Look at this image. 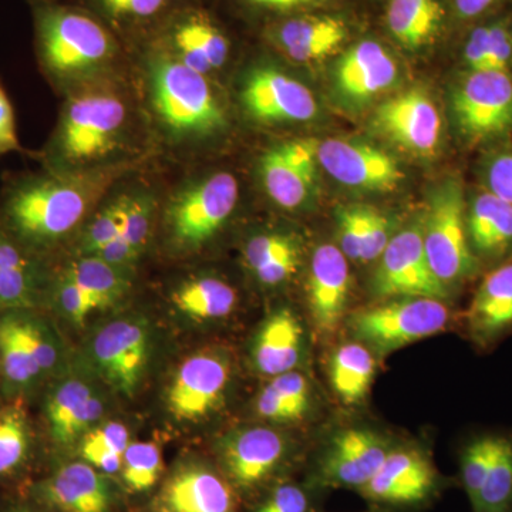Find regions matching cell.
I'll return each instance as SVG.
<instances>
[{
    "mask_svg": "<svg viewBox=\"0 0 512 512\" xmlns=\"http://www.w3.org/2000/svg\"><path fill=\"white\" fill-rule=\"evenodd\" d=\"M311 500L303 488L295 484H282L266 498L256 512H309Z\"/></svg>",
    "mask_w": 512,
    "mask_h": 512,
    "instance_id": "obj_48",
    "label": "cell"
},
{
    "mask_svg": "<svg viewBox=\"0 0 512 512\" xmlns=\"http://www.w3.org/2000/svg\"><path fill=\"white\" fill-rule=\"evenodd\" d=\"M239 8L256 15L286 16L309 13V10L322 8L330 0H232Z\"/></svg>",
    "mask_w": 512,
    "mask_h": 512,
    "instance_id": "obj_44",
    "label": "cell"
},
{
    "mask_svg": "<svg viewBox=\"0 0 512 512\" xmlns=\"http://www.w3.org/2000/svg\"><path fill=\"white\" fill-rule=\"evenodd\" d=\"M421 229L431 271L448 292L473 275L476 258L468 239L466 201L460 181H444L434 190Z\"/></svg>",
    "mask_w": 512,
    "mask_h": 512,
    "instance_id": "obj_6",
    "label": "cell"
},
{
    "mask_svg": "<svg viewBox=\"0 0 512 512\" xmlns=\"http://www.w3.org/2000/svg\"><path fill=\"white\" fill-rule=\"evenodd\" d=\"M150 336L146 323L121 319L104 326L92 343L101 377L121 394H133L146 372Z\"/></svg>",
    "mask_w": 512,
    "mask_h": 512,
    "instance_id": "obj_16",
    "label": "cell"
},
{
    "mask_svg": "<svg viewBox=\"0 0 512 512\" xmlns=\"http://www.w3.org/2000/svg\"><path fill=\"white\" fill-rule=\"evenodd\" d=\"M143 43L205 76L224 69L232 52L227 30L201 0H190L174 10Z\"/></svg>",
    "mask_w": 512,
    "mask_h": 512,
    "instance_id": "obj_7",
    "label": "cell"
},
{
    "mask_svg": "<svg viewBox=\"0 0 512 512\" xmlns=\"http://www.w3.org/2000/svg\"><path fill=\"white\" fill-rule=\"evenodd\" d=\"M269 386L275 390L289 406H292L301 416H305L311 404V387L301 373L286 372L275 376Z\"/></svg>",
    "mask_w": 512,
    "mask_h": 512,
    "instance_id": "obj_45",
    "label": "cell"
},
{
    "mask_svg": "<svg viewBox=\"0 0 512 512\" xmlns=\"http://www.w3.org/2000/svg\"><path fill=\"white\" fill-rule=\"evenodd\" d=\"M92 394V387L82 380H67L50 394L49 400H47L46 414L52 437H55L63 429L64 424Z\"/></svg>",
    "mask_w": 512,
    "mask_h": 512,
    "instance_id": "obj_41",
    "label": "cell"
},
{
    "mask_svg": "<svg viewBox=\"0 0 512 512\" xmlns=\"http://www.w3.org/2000/svg\"><path fill=\"white\" fill-rule=\"evenodd\" d=\"M397 80V64L376 40H362L336 67L339 93L352 103H365L389 90Z\"/></svg>",
    "mask_w": 512,
    "mask_h": 512,
    "instance_id": "obj_23",
    "label": "cell"
},
{
    "mask_svg": "<svg viewBox=\"0 0 512 512\" xmlns=\"http://www.w3.org/2000/svg\"><path fill=\"white\" fill-rule=\"evenodd\" d=\"M265 39L293 63L311 64L338 52L348 26L333 16L299 13L268 23Z\"/></svg>",
    "mask_w": 512,
    "mask_h": 512,
    "instance_id": "obj_20",
    "label": "cell"
},
{
    "mask_svg": "<svg viewBox=\"0 0 512 512\" xmlns=\"http://www.w3.org/2000/svg\"><path fill=\"white\" fill-rule=\"evenodd\" d=\"M160 447L150 441L128 444L123 456L121 474L128 487L138 493L151 490L163 473Z\"/></svg>",
    "mask_w": 512,
    "mask_h": 512,
    "instance_id": "obj_39",
    "label": "cell"
},
{
    "mask_svg": "<svg viewBox=\"0 0 512 512\" xmlns=\"http://www.w3.org/2000/svg\"><path fill=\"white\" fill-rule=\"evenodd\" d=\"M43 495L62 512H109V483L90 464L73 463L60 468L43 488Z\"/></svg>",
    "mask_w": 512,
    "mask_h": 512,
    "instance_id": "obj_26",
    "label": "cell"
},
{
    "mask_svg": "<svg viewBox=\"0 0 512 512\" xmlns=\"http://www.w3.org/2000/svg\"><path fill=\"white\" fill-rule=\"evenodd\" d=\"M349 259L332 244L320 245L312 256L308 281L309 308L320 333H332L348 306Z\"/></svg>",
    "mask_w": 512,
    "mask_h": 512,
    "instance_id": "obj_21",
    "label": "cell"
},
{
    "mask_svg": "<svg viewBox=\"0 0 512 512\" xmlns=\"http://www.w3.org/2000/svg\"><path fill=\"white\" fill-rule=\"evenodd\" d=\"M35 264L6 235L0 232V306L22 308L35 299Z\"/></svg>",
    "mask_w": 512,
    "mask_h": 512,
    "instance_id": "obj_34",
    "label": "cell"
},
{
    "mask_svg": "<svg viewBox=\"0 0 512 512\" xmlns=\"http://www.w3.org/2000/svg\"><path fill=\"white\" fill-rule=\"evenodd\" d=\"M450 311L434 298H399L355 313L350 329L367 348L390 353L447 328Z\"/></svg>",
    "mask_w": 512,
    "mask_h": 512,
    "instance_id": "obj_8",
    "label": "cell"
},
{
    "mask_svg": "<svg viewBox=\"0 0 512 512\" xmlns=\"http://www.w3.org/2000/svg\"><path fill=\"white\" fill-rule=\"evenodd\" d=\"M20 150L12 104L0 87V156Z\"/></svg>",
    "mask_w": 512,
    "mask_h": 512,
    "instance_id": "obj_54",
    "label": "cell"
},
{
    "mask_svg": "<svg viewBox=\"0 0 512 512\" xmlns=\"http://www.w3.org/2000/svg\"><path fill=\"white\" fill-rule=\"evenodd\" d=\"M369 212L370 208L353 205V207L340 208L336 215L340 251L349 261L362 262Z\"/></svg>",
    "mask_w": 512,
    "mask_h": 512,
    "instance_id": "obj_42",
    "label": "cell"
},
{
    "mask_svg": "<svg viewBox=\"0 0 512 512\" xmlns=\"http://www.w3.org/2000/svg\"><path fill=\"white\" fill-rule=\"evenodd\" d=\"M453 114L461 133L473 141L491 140L512 130L510 73L470 72L453 94Z\"/></svg>",
    "mask_w": 512,
    "mask_h": 512,
    "instance_id": "obj_9",
    "label": "cell"
},
{
    "mask_svg": "<svg viewBox=\"0 0 512 512\" xmlns=\"http://www.w3.org/2000/svg\"><path fill=\"white\" fill-rule=\"evenodd\" d=\"M37 56L63 80L109 72L123 56V40L90 10L57 0H32Z\"/></svg>",
    "mask_w": 512,
    "mask_h": 512,
    "instance_id": "obj_3",
    "label": "cell"
},
{
    "mask_svg": "<svg viewBox=\"0 0 512 512\" xmlns=\"http://www.w3.org/2000/svg\"><path fill=\"white\" fill-rule=\"evenodd\" d=\"M0 356L9 382L30 383L42 373L30 349L20 316H8L0 322Z\"/></svg>",
    "mask_w": 512,
    "mask_h": 512,
    "instance_id": "obj_36",
    "label": "cell"
},
{
    "mask_svg": "<svg viewBox=\"0 0 512 512\" xmlns=\"http://www.w3.org/2000/svg\"><path fill=\"white\" fill-rule=\"evenodd\" d=\"M64 276L82 288L96 302L99 311L117 305L130 288L124 269L99 256H80L66 269Z\"/></svg>",
    "mask_w": 512,
    "mask_h": 512,
    "instance_id": "obj_33",
    "label": "cell"
},
{
    "mask_svg": "<svg viewBox=\"0 0 512 512\" xmlns=\"http://www.w3.org/2000/svg\"><path fill=\"white\" fill-rule=\"evenodd\" d=\"M501 434H481L468 441L460 453V480L468 500L476 497L491 464H493Z\"/></svg>",
    "mask_w": 512,
    "mask_h": 512,
    "instance_id": "obj_40",
    "label": "cell"
},
{
    "mask_svg": "<svg viewBox=\"0 0 512 512\" xmlns=\"http://www.w3.org/2000/svg\"><path fill=\"white\" fill-rule=\"evenodd\" d=\"M156 214V200L148 192L131 194L126 222L119 237L103 249L99 258L120 269H126L143 254Z\"/></svg>",
    "mask_w": 512,
    "mask_h": 512,
    "instance_id": "obj_30",
    "label": "cell"
},
{
    "mask_svg": "<svg viewBox=\"0 0 512 512\" xmlns=\"http://www.w3.org/2000/svg\"><path fill=\"white\" fill-rule=\"evenodd\" d=\"M490 56V23L478 25L471 30L464 45L463 59L470 72L488 70Z\"/></svg>",
    "mask_w": 512,
    "mask_h": 512,
    "instance_id": "obj_51",
    "label": "cell"
},
{
    "mask_svg": "<svg viewBox=\"0 0 512 512\" xmlns=\"http://www.w3.org/2000/svg\"><path fill=\"white\" fill-rule=\"evenodd\" d=\"M373 127L397 147L414 156H433L439 147L441 119L429 94L410 89L377 107Z\"/></svg>",
    "mask_w": 512,
    "mask_h": 512,
    "instance_id": "obj_15",
    "label": "cell"
},
{
    "mask_svg": "<svg viewBox=\"0 0 512 512\" xmlns=\"http://www.w3.org/2000/svg\"><path fill=\"white\" fill-rule=\"evenodd\" d=\"M467 232L478 254H505L512 247V204L490 191L478 195L467 214Z\"/></svg>",
    "mask_w": 512,
    "mask_h": 512,
    "instance_id": "obj_28",
    "label": "cell"
},
{
    "mask_svg": "<svg viewBox=\"0 0 512 512\" xmlns=\"http://www.w3.org/2000/svg\"><path fill=\"white\" fill-rule=\"evenodd\" d=\"M239 96L248 116L258 123H302L318 113L311 90L269 64L249 70Z\"/></svg>",
    "mask_w": 512,
    "mask_h": 512,
    "instance_id": "obj_11",
    "label": "cell"
},
{
    "mask_svg": "<svg viewBox=\"0 0 512 512\" xmlns=\"http://www.w3.org/2000/svg\"><path fill=\"white\" fill-rule=\"evenodd\" d=\"M303 329L289 309H279L265 320L256 335L252 359L259 373L278 376L292 372L302 356Z\"/></svg>",
    "mask_w": 512,
    "mask_h": 512,
    "instance_id": "obj_27",
    "label": "cell"
},
{
    "mask_svg": "<svg viewBox=\"0 0 512 512\" xmlns=\"http://www.w3.org/2000/svg\"><path fill=\"white\" fill-rule=\"evenodd\" d=\"M444 16L439 0H390L387 28L400 45L417 50L439 35Z\"/></svg>",
    "mask_w": 512,
    "mask_h": 512,
    "instance_id": "obj_29",
    "label": "cell"
},
{
    "mask_svg": "<svg viewBox=\"0 0 512 512\" xmlns=\"http://www.w3.org/2000/svg\"><path fill=\"white\" fill-rule=\"evenodd\" d=\"M238 200V180L225 171L183 185L165 210V228L171 245L181 252L204 247L224 227Z\"/></svg>",
    "mask_w": 512,
    "mask_h": 512,
    "instance_id": "obj_5",
    "label": "cell"
},
{
    "mask_svg": "<svg viewBox=\"0 0 512 512\" xmlns=\"http://www.w3.org/2000/svg\"><path fill=\"white\" fill-rule=\"evenodd\" d=\"M231 362L218 350H202L178 367L167 393L168 410L175 419L197 421L215 412L224 400Z\"/></svg>",
    "mask_w": 512,
    "mask_h": 512,
    "instance_id": "obj_12",
    "label": "cell"
},
{
    "mask_svg": "<svg viewBox=\"0 0 512 512\" xmlns=\"http://www.w3.org/2000/svg\"><path fill=\"white\" fill-rule=\"evenodd\" d=\"M126 164L87 170H64L22 181L5 202L8 224L33 244H53L74 231Z\"/></svg>",
    "mask_w": 512,
    "mask_h": 512,
    "instance_id": "obj_1",
    "label": "cell"
},
{
    "mask_svg": "<svg viewBox=\"0 0 512 512\" xmlns=\"http://www.w3.org/2000/svg\"><path fill=\"white\" fill-rule=\"evenodd\" d=\"M175 308L194 319H220L237 305V292L231 285L212 276L190 279L171 295Z\"/></svg>",
    "mask_w": 512,
    "mask_h": 512,
    "instance_id": "obj_32",
    "label": "cell"
},
{
    "mask_svg": "<svg viewBox=\"0 0 512 512\" xmlns=\"http://www.w3.org/2000/svg\"><path fill=\"white\" fill-rule=\"evenodd\" d=\"M392 450L389 440L376 431H339L319 458L316 480L326 488L362 490Z\"/></svg>",
    "mask_w": 512,
    "mask_h": 512,
    "instance_id": "obj_14",
    "label": "cell"
},
{
    "mask_svg": "<svg viewBox=\"0 0 512 512\" xmlns=\"http://www.w3.org/2000/svg\"><path fill=\"white\" fill-rule=\"evenodd\" d=\"M375 370L372 350L362 343H346L330 359V383L343 403L356 404L369 393Z\"/></svg>",
    "mask_w": 512,
    "mask_h": 512,
    "instance_id": "obj_31",
    "label": "cell"
},
{
    "mask_svg": "<svg viewBox=\"0 0 512 512\" xmlns=\"http://www.w3.org/2000/svg\"><path fill=\"white\" fill-rule=\"evenodd\" d=\"M296 249H299L298 244L288 235L276 234V232L259 234L249 239L245 245L244 261L249 271L255 272L256 269L274 261L278 256L296 251Z\"/></svg>",
    "mask_w": 512,
    "mask_h": 512,
    "instance_id": "obj_43",
    "label": "cell"
},
{
    "mask_svg": "<svg viewBox=\"0 0 512 512\" xmlns=\"http://www.w3.org/2000/svg\"><path fill=\"white\" fill-rule=\"evenodd\" d=\"M130 201L131 194H121L94 215L80 237V256L99 255L119 237L126 222Z\"/></svg>",
    "mask_w": 512,
    "mask_h": 512,
    "instance_id": "obj_38",
    "label": "cell"
},
{
    "mask_svg": "<svg viewBox=\"0 0 512 512\" xmlns=\"http://www.w3.org/2000/svg\"><path fill=\"white\" fill-rule=\"evenodd\" d=\"M121 40L140 45L174 10L190 0H83Z\"/></svg>",
    "mask_w": 512,
    "mask_h": 512,
    "instance_id": "obj_25",
    "label": "cell"
},
{
    "mask_svg": "<svg viewBox=\"0 0 512 512\" xmlns=\"http://www.w3.org/2000/svg\"><path fill=\"white\" fill-rule=\"evenodd\" d=\"M470 338L491 348L512 333V261L498 266L478 286L466 315Z\"/></svg>",
    "mask_w": 512,
    "mask_h": 512,
    "instance_id": "obj_22",
    "label": "cell"
},
{
    "mask_svg": "<svg viewBox=\"0 0 512 512\" xmlns=\"http://www.w3.org/2000/svg\"><path fill=\"white\" fill-rule=\"evenodd\" d=\"M57 299L64 315L69 316L74 323H83L89 313L99 311L96 302L64 275L57 291Z\"/></svg>",
    "mask_w": 512,
    "mask_h": 512,
    "instance_id": "obj_47",
    "label": "cell"
},
{
    "mask_svg": "<svg viewBox=\"0 0 512 512\" xmlns=\"http://www.w3.org/2000/svg\"><path fill=\"white\" fill-rule=\"evenodd\" d=\"M164 507L170 512H234L231 487L210 468L191 466L178 470L165 484Z\"/></svg>",
    "mask_w": 512,
    "mask_h": 512,
    "instance_id": "obj_24",
    "label": "cell"
},
{
    "mask_svg": "<svg viewBox=\"0 0 512 512\" xmlns=\"http://www.w3.org/2000/svg\"><path fill=\"white\" fill-rule=\"evenodd\" d=\"M319 141L299 138L269 148L259 161L266 194L285 210H296L311 198L316 183Z\"/></svg>",
    "mask_w": 512,
    "mask_h": 512,
    "instance_id": "obj_17",
    "label": "cell"
},
{
    "mask_svg": "<svg viewBox=\"0 0 512 512\" xmlns=\"http://www.w3.org/2000/svg\"><path fill=\"white\" fill-rule=\"evenodd\" d=\"M393 235L390 232L389 218L382 212L370 208L369 221H367L365 248H363L362 262L379 259Z\"/></svg>",
    "mask_w": 512,
    "mask_h": 512,
    "instance_id": "obj_49",
    "label": "cell"
},
{
    "mask_svg": "<svg viewBox=\"0 0 512 512\" xmlns=\"http://www.w3.org/2000/svg\"><path fill=\"white\" fill-rule=\"evenodd\" d=\"M256 412L266 420L279 421V423L302 419L301 414L289 406L269 384L256 399Z\"/></svg>",
    "mask_w": 512,
    "mask_h": 512,
    "instance_id": "obj_53",
    "label": "cell"
},
{
    "mask_svg": "<svg viewBox=\"0 0 512 512\" xmlns=\"http://www.w3.org/2000/svg\"><path fill=\"white\" fill-rule=\"evenodd\" d=\"M288 456V441L268 427L235 431L221 446V463L232 484L258 487L274 476Z\"/></svg>",
    "mask_w": 512,
    "mask_h": 512,
    "instance_id": "obj_19",
    "label": "cell"
},
{
    "mask_svg": "<svg viewBox=\"0 0 512 512\" xmlns=\"http://www.w3.org/2000/svg\"><path fill=\"white\" fill-rule=\"evenodd\" d=\"M130 128V107L113 84L89 83L64 104L53 143L64 170L96 168L123 148Z\"/></svg>",
    "mask_w": 512,
    "mask_h": 512,
    "instance_id": "obj_4",
    "label": "cell"
},
{
    "mask_svg": "<svg viewBox=\"0 0 512 512\" xmlns=\"http://www.w3.org/2000/svg\"><path fill=\"white\" fill-rule=\"evenodd\" d=\"M28 447V413L25 404L18 400L0 409V476L22 463Z\"/></svg>",
    "mask_w": 512,
    "mask_h": 512,
    "instance_id": "obj_37",
    "label": "cell"
},
{
    "mask_svg": "<svg viewBox=\"0 0 512 512\" xmlns=\"http://www.w3.org/2000/svg\"><path fill=\"white\" fill-rule=\"evenodd\" d=\"M318 160L330 177L350 188L393 191L404 178L402 168L390 154L355 141H322Z\"/></svg>",
    "mask_w": 512,
    "mask_h": 512,
    "instance_id": "obj_18",
    "label": "cell"
},
{
    "mask_svg": "<svg viewBox=\"0 0 512 512\" xmlns=\"http://www.w3.org/2000/svg\"><path fill=\"white\" fill-rule=\"evenodd\" d=\"M487 184L490 192L512 204V153L498 154L490 161Z\"/></svg>",
    "mask_w": 512,
    "mask_h": 512,
    "instance_id": "obj_52",
    "label": "cell"
},
{
    "mask_svg": "<svg viewBox=\"0 0 512 512\" xmlns=\"http://www.w3.org/2000/svg\"><path fill=\"white\" fill-rule=\"evenodd\" d=\"M501 0H453V8L461 20H476L483 18Z\"/></svg>",
    "mask_w": 512,
    "mask_h": 512,
    "instance_id": "obj_55",
    "label": "cell"
},
{
    "mask_svg": "<svg viewBox=\"0 0 512 512\" xmlns=\"http://www.w3.org/2000/svg\"><path fill=\"white\" fill-rule=\"evenodd\" d=\"M103 413V400L93 393L92 396L80 406V409L70 417V420L64 424L63 429L60 430L53 439L60 444L73 443L80 434L92 430L93 424L103 416Z\"/></svg>",
    "mask_w": 512,
    "mask_h": 512,
    "instance_id": "obj_46",
    "label": "cell"
},
{
    "mask_svg": "<svg viewBox=\"0 0 512 512\" xmlns=\"http://www.w3.org/2000/svg\"><path fill=\"white\" fill-rule=\"evenodd\" d=\"M83 444L104 448V450L124 456L128 444H130V437H128V430L123 424L107 423L87 431L83 437Z\"/></svg>",
    "mask_w": 512,
    "mask_h": 512,
    "instance_id": "obj_50",
    "label": "cell"
},
{
    "mask_svg": "<svg viewBox=\"0 0 512 512\" xmlns=\"http://www.w3.org/2000/svg\"><path fill=\"white\" fill-rule=\"evenodd\" d=\"M138 47L151 110L165 136L181 146L220 136L228 119L210 76L195 72L150 43Z\"/></svg>",
    "mask_w": 512,
    "mask_h": 512,
    "instance_id": "obj_2",
    "label": "cell"
},
{
    "mask_svg": "<svg viewBox=\"0 0 512 512\" xmlns=\"http://www.w3.org/2000/svg\"><path fill=\"white\" fill-rule=\"evenodd\" d=\"M440 484L429 457L416 448H393L359 493L380 507L410 508L429 501Z\"/></svg>",
    "mask_w": 512,
    "mask_h": 512,
    "instance_id": "obj_13",
    "label": "cell"
},
{
    "mask_svg": "<svg viewBox=\"0 0 512 512\" xmlns=\"http://www.w3.org/2000/svg\"><path fill=\"white\" fill-rule=\"evenodd\" d=\"M473 512H512V436L501 434L500 446L476 497Z\"/></svg>",
    "mask_w": 512,
    "mask_h": 512,
    "instance_id": "obj_35",
    "label": "cell"
},
{
    "mask_svg": "<svg viewBox=\"0 0 512 512\" xmlns=\"http://www.w3.org/2000/svg\"><path fill=\"white\" fill-rule=\"evenodd\" d=\"M372 289L380 299L447 298V289L427 261L423 229L407 228L393 235L379 256Z\"/></svg>",
    "mask_w": 512,
    "mask_h": 512,
    "instance_id": "obj_10",
    "label": "cell"
}]
</instances>
